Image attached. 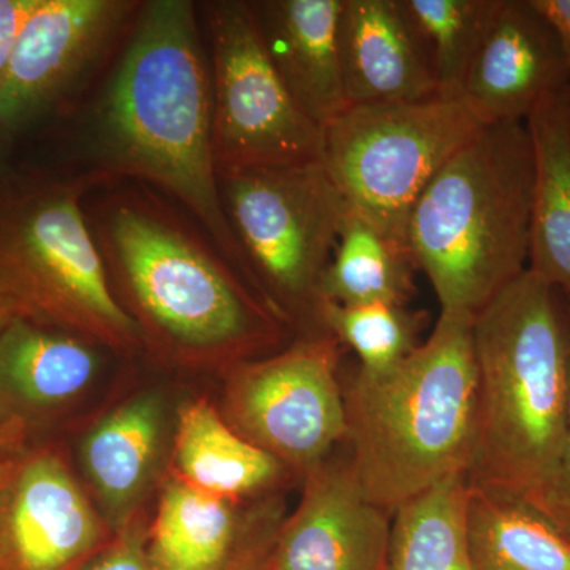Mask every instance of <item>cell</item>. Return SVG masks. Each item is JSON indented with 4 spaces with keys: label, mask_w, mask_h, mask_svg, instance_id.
I'll use <instances>...</instances> for the list:
<instances>
[{
    "label": "cell",
    "mask_w": 570,
    "mask_h": 570,
    "mask_svg": "<svg viewBox=\"0 0 570 570\" xmlns=\"http://www.w3.org/2000/svg\"><path fill=\"white\" fill-rule=\"evenodd\" d=\"M321 322L341 346L355 352L360 370L381 374L419 348L428 314L406 305L344 306L322 302Z\"/></svg>",
    "instance_id": "cell-26"
},
{
    "label": "cell",
    "mask_w": 570,
    "mask_h": 570,
    "mask_svg": "<svg viewBox=\"0 0 570 570\" xmlns=\"http://www.w3.org/2000/svg\"><path fill=\"white\" fill-rule=\"evenodd\" d=\"M92 234L140 321L175 351L247 355L283 335L284 318L250 296L200 236L149 198H111Z\"/></svg>",
    "instance_id": "cell-5"
},
{
    "label": "cell",
    "mask_w": 570,
    "mask_h": 570,
    "mask_svg": "<svg viewBox=\"0 0 570 570\" xmlns=\"http://www.w3.org/2000/svg\"><path fill=\"white\" fill-rule=\"evenodd\" d=\"M13 316L9 306L6 305L2 298H0V326L6 324L9 318Z\"/></svg>",
    "instance_id": "cell-32"
},
{
    "label": "cell",
    "mask_w": 570,
    "mask_h": 570,
    "mask_svg": "<svg viewBox=\"0 0 570 570\" xmlns=\"http://www.w3.org/2000/svg\"><path fill=\"white\" fill-rule=\"evenodd\" d=\"M472 335L478 423L469 485L540 509L568 425V299L527 269L479 311Z\"/></svg>",
    "instance_id": "cell-2"
},
{
    "label": "cell",
    "mask_w": 570,
    "mask_h": 570,
    "mask_svg": "<svg viewBox=\"0 0 570 570\" xmlns=\"http://www.w3.org/2000/svg\"><path fill=\"white\" fill-rule=\"evenodd\" d=\"M228 223L268 303L284 321L321 322V285L346 217V198L322 163L217 176Z\"/></svg>",
    "instance_id": "cell-8"
},
{
    "label": "cell",
    "mask_w": 570,
    "mask_h": 570,
    "mask_svg": "<svg viewBox=\"0 0 570 570\" xmlns=\"http://www.w3.org/2000/svg\"><path fill=\"white\" fill-rule=\"evenodd\" d=\"M466 531L474 570H570V535L520 499L469 485Z\"/></svg>",
    "instance_id": "cell-20"
},
{
    "label": "cell",
    "mask_w": 570,
    "mask_h": 570,
    "mask_svg": "<svg viewBox=\"0 0 570 570\" xmlns=\"http://www.w3.org/2000/svg\"><path fill=\"white\" fill-rule=\"evenodd\" d=\"M132 9L119 0H40L0 78V129H24L62 102Z\"/></svg>",
    "instance_id": "cell-11"
},
{
    "label": "cell",
    "mask_w": 570,
    "mask_h": 570,
    "mask_svg": "<svg viewBox=\"0 0 570 570\" xmlns=\"http://www.w3.org/2000/svg\"><path fill=\"white\" fill-rule=\"evenodd\" d=\"M40 0H0V78L11 58L22 28Z\"/></svg>",
    "instance_id": "cell-29"
},
{
    "label": "cell",
    "mask_w": 570,
    "mask_h": 570,
    "mask_svg": "<svg viewBox=\"0 0 570 570\" xmlns=\"http://www.w3.org/2000/svg\"><path fill=\"white\" fill-rule=\"evenodd\" d=\"M102 540L100 520L58 456L0 461V570H73Z\"/></svg>",
    "instance_id": "cell-12"
},
{
    "label": "cell",
    "mask_w": 570,
    "mask_h": 570,
    "mask_svg": "<svg viewBox=\"0 0 570 570\" xmlns=\"http://www.w3.org/2000/svg\"><path fill=\"white\" fill-rule=\"evenodd\" d=\"M262 40L285 88L324 129L347 110L337 26L344 0L250 2Z\"/></svg>",
    "instance_id": "cell-16"
},
{
    "label": "cell",
    "mask_w": 570,
    "mask_h": 570,
    "mask_svg": "<svg viewBox=\"0 0 570 570\" xmlns=\"http://www.w3.org/2000/svg\"><path fill=\"white\" fill-rule=\"evenodd\" d=\"M466 475L439 483L392 515L389 570H474L469 553Z\"/></svg>",
    "instance_id": "cell-24"
},
{
    "label": "cell",
    "mask_w": 570,
    "mask_h": 570,
    "mask_svg": "<svg viewBox=\"0 0 570 570\" xmlns=\"http://www.w3.org/2000/svg\"><path fill=\"white\" fill-rule=\"evenodd\" d=\"M73 570H156L148 557L140 530L124 531L110 546L102 547Z\"/></svg>",
    "instance_id": "cell-27"
},
{
    "label": "cell",
    "mask_w": 570,
    "mask_h": 570,
    "mask_svg": "<svg viewBox=\"0 0 570 570\" xmlns=\"http://www.w3.org/2000/svg\"><path fill=\"white\" fill-rule=\"evenodd\" d=\"M303 493L281 521L268 570H389L392 515L356 482L346 453L303 475Z\"/></svg>",
    "instance_id": "cell-13"
},
{
    "label": "cell",
    "mask_w": 570,
    "mask_h": 570,
    "mask_svg": "<svg viewBox=\"0 0 570 570\" xmlns=\"http://www.w3.org/2000/svg\"><path fill=\"white\" fill-rule=\"evenodd\" d=\"M407 246L390 238L348 206L332 262L322 279V302L344 306L406 305L415 295Z\"/></svg>",
    "instance_id": "cell-22"
},
{
    "label": "cell",
    "mask_w": 570,
    "mask_h": 570,
    "mask_svg": "<svg viewBox=\"0 0 570 570\" xmlns=\"http://www.w3.org/2000/svg\"><path fill=\"white\" fill-rule=\"evenodd\" d=\"M534 153L524 122L487 124L431 179L407 225L441 311H479L528 269Z\"/></svg>",
    "instance_id": "cell-4"
},
{
    "label": "cell",
    "mask_w": 570,
    "mask_h": 570,
    "mask_svg": "<svg viewBox=\"0 0 570 570\" xmlns=\"http://www.w3.org/2000/svg\"><path fill=\"white\" fill-rule=\"evenodd\" d=\"M279 524L242 542L228 499L178 480L160 498L146 549L156 570H227L275 538Z\"/></svg>",
    "instance_id": "cell-19"
},
{
    "label": "cell",
    "mask_w": 570,
    "mask_h": 570,
    "mask_svg": "<svg viewBox=\"0 0 570 570\" xmlns=\"http://www.w3.org/2000/svg\"><path fill=\"white\" fill-rule=\"evenodd\" d=\"M273 539L266 540V542L261 543V546L254 547L253 550L247 551V553L243 554V557L227 570H268V568H266V557H268V551L272 549Z\"/></svg>",
    "instance_id": "cell-31"
},
{
    "label": "cell",
    "mask_w": 570,
    "mask_h": 570,
    "mask_svg": "<svg viewBox=\"0 0 570 570\" xmlns=\"http://www.w3.org/2000/svg\"><path fill=\"white\" fill-rule=\"evenodd\" d=\"M213 146L217 176L322 163L324 129L285 88L250 2L209 7Z\"/></svg>",
    "instance_id": "cell-9"
},
{
    "label": "cell",
    "mask_w": 570,
    "mask_h": 570,
    "mask_svg": "<svg viewBox=\"0 0 570 570\" xmlns=\"http://www.w3.org/2000/svg\"><path fill=\"white\" fill-rule=\"evenodd\" d=\"M100 157L186 206L217 249L245 266L220 197L213 146V81L187 0L142 7L99 112Z\"/></svg>",
    "instance_id": "cell-1"
},
{
    "label": "cell",
    "mask_w": 570,
    "mask_h": 570,
    "mask_svg": "<svg viewBox=\"0 0 570 570\" xmlns=\"http://www.w3.org/2000/svg\"><path fill=\"white\" fill-rule=\"evenodd\" d=\"M474 316L441 311L433 333L400 365L356 370L344 389L346 455L363 493L393 515L474 459Z\"/></svg>",
    "instance_id": "cell-3"
},
{
    "label": "cell",
    "mask_w": 570,
    "mask_h": 570,
    "mask_svg": "<svg viewBox=\"0 0 570 570\" xmlns=\"http://www.w3.org/2000/svg\"><path fill=\"white\" fill-rule=\"evenodd\" d=\"M160 401L135 397L112 411L86 438L82 463L105 504L126 510L140 497L159 452Z\"/></svg>",
    "instance_id": "cell-23"
},
{
    "label": "cell",
    "mask_w": 570,
    "mask_h": 570,
    "mask_svg": "<svg viewBox=\"0 0 570 570\" xmlns=\"http://www.w3.org/2000/svg\"><path fill=\"white\" fill-rule=\"evenodd\" d=\"M570 85L560 36L534 0H501L469 67L463 97L487 124L527 122Z\"/></svg>",
    "instance_id": "cell-14"
},
{
    "label": "cell",
    "mask_w": 570,
    "mask_h": 570,
    "mask_svg": "<svg viewBox=\"0 0 570 570\" xmlns=\"http://www.w3.org/2000/svg\"><path fill=\"white\" fill-rule=\"evenodd\" d=\"M0 132H3V130H2V129H0Z\"/></svg>",
    "instance_id": "cell-33"
},
{
    "label": "cell",
    "mask_w": 570,
    "mask_h": 570,
    "mask_svg": "<svg viewBox=\"0 0 570 570\" xmlns=\"http://www.w3.org/2000/svg\"><path fill=\"white\" fill-rule=\"evenodd\" d=\"M337 43L351 107L439 96L430 56L401 0H344Z\"/></svg>",
    "instance_id": "cell-15"
},
{
    "label": "cell",
    "mask_w": 570,
    "mask_h": 570,
    "mask_svg": "<svg viewBox=\"0 0 570 570\" xmlns=\"http://www.w3.org/2000/svg\"><path fill=\"white\" fill-rule=\"evenodd\" d=\"M564 295L566 299H568L570 317V295ZM539 510L546 513L566 534L570 535V400L560 466H558V472L554 475L553 483H551L549 494H547L546 501H543L542 508Z\"/></svg>",
    "instance_id": "cell-28"
},
{
    "label": "cell",
    "mask_w": 570,
    "mask_h": 570,
    "mask_svg": "<svg viewBox=\"0 0 570 570\" xmlns=\"http://www.w3.org/2000/svg\"><path fill=\"white\" fill-rule=\"evenodd\" d=\"M89 181L0 186V298L13 316L130 346L140 328L112 292L82 208Z\"/></svg>",
    "instance_id": "cell-6"
},
{
    "label": "cell",
    "mask_w": 570,
    "mask_h": 570,
    "mask_svg": "<svg viewBox=\"0 0 570 570\" xmlns=\"http://www.w3.org/2000/svg\"><path fill=\"white\" fill-rule=\"evenodd\" d=\"M175 456L184 482L225 499L269 489L284 472L279 461L227 425L205 401L179 412Z\"/></svg>",
    "instance_id": "cell-21"
},
{
    "label": "cell",
    "mask_w": 570,
    "mask_h": 570,
    "mask_svg": "<svg viewBox=\"0 0 570 570\" xmlns=\"http://www.w3.org/2000/svg\"><path fill=\"white\" fill-rule=\"evenodd\" d=\"M501 0H401L430 56L439 97H463L469 67Z\"/></svg>",
    "instance_id": "cell-25"
},
{
    "label": "cell",
    "mask_w": 570,
    "mask_h": 570,
    "mask_svg": "<svg viewBox=\"0 0 570 570\" xmlns=\"http://www.w3.org/2000/svg\"><path fill=\"white\" fill-rule=\"evenodd\" d=\"M524 124L534 153L528 272L570 295V85Z\"/></svg>",
    "instance_id": "cell-18"
},
{
    "label": "cell",
    "mask_w": 570,
    "mask_h": 570,
    "mask_svg": "<svg viewBox=\"0 0 570 570\" xmlns=\"http://www.w3.org/2000/svg\"><path fill=\"white\" fill-rule=\"evenodd\" d=\"M534 6L553 24L560 36L570 71V0H534Z\"/></svg>",
    "instance_id": "cell-30"
},
{
    "label": "cell",
    "mask_w": 570,
    "mask_h": 570,
    "mask_svg": "<svg viewBox=\"0 0 570 570\" xmlns=\"http://www.w3.org/2000/svg\"><path fill=\"white\" fill-rule=\"evenodd\" d=\"M485 126L464 97L354 105L324 127L322 164L352 209L407 246L420 195Z\"/></svg>",
    "instance_id": "cell-7"
},
{
    "label": "cell",
    "mask_w": 570,
    "mask_h": 570,
    "mask_svg": "<svg viewBox=\"0 0 570 570\" xmlns=\"http://www.w3.org/2000/svg\"><path fill=\"white\" fill-rule=\"evenodd\" d=\"M96 352L82 340L20 316L0 326V425L62 407L91 385Z\"/></svg>",
    "instance_id": "cell-17"
},
{
    "label": "cell",
    "mask_w": 570,
    "mask_h": 570,
    "mask_svg": "<svg viewBox=\"0 0 570 570\" xmlns=\"http://www.w3.org/2000/svg\"><path fill=\"white\" fill-rule=\"evenodd\" d=\"M341 351L335 336L318 333L236 366L227 385L234 430L302 475L330 459L347 436Z\"/></svg>",
    "instance_id": "cell-10"
}]
</instances>
